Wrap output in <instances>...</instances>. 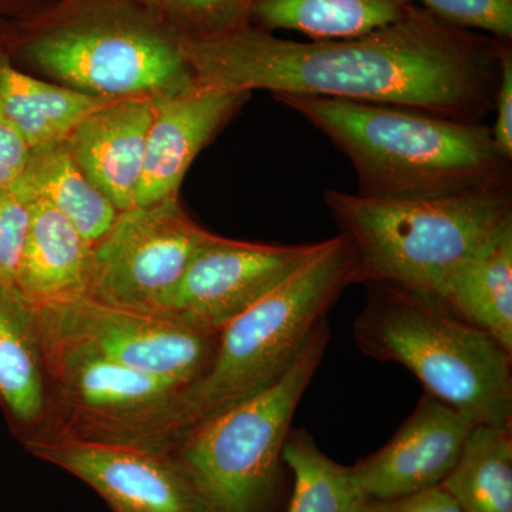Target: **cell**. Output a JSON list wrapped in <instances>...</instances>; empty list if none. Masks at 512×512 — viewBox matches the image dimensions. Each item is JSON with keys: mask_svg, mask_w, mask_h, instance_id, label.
Instances as JSON below:
<instances>
[{"mask_svg": "<svg viewBox=\"0 0 512 512\" xmlns=\"http://www.w3.org/2000/svg\"><path fill=\"white\" fill-rule=\"evenodd\" d=\"M197 82L251 93L306 94L384 104L483 123L494 110L501 43L457 28L423 6L346 39L293 42L248 28L210 40L181 39Z\"/></svg>", "mask_w": 512, "mask_h": 512, "instance_id": "obj_1", "label": "cell"}, {"mask_svg": "<svg viewBox=\"0 0 512 512\" xmlns=\"http://www.w3.org/2000/svg\"><path fill=\"white\" fill-rule=\"evenodd\" d=\"M274 96L349 158L360 197H439L511 184V160L484 123L384 104L293 93Z\"/></svg>", "mask_w": 512, "mask_h": 512, "instance_id": "obj_2", "label": "cell"}, {"mask_svg": "<svg viewBox=\"0 0 512 512\" xmlns=\"http://www.w3.org/2000/svg\"><path fill=\"white\" fill-rule=\"evenodd\" d=\"M350 252V285L390 282L440 296L448 276L512 228L511 184L375 200L326 191Z\"/></svg>", "mask_w": 512, "mask_h": 512, "instance_id": "obj_3", "label": "cell"}, {"mask_svg": "<svg viewBox=\"0 0 512 512\" xmlns=\"http://www.w3.org/2000/svg\"><path fill=\"white\" fill-rule=\"evenodd\" d=\"M353 325L357 348L399 363L427 394L474 426L512 427V352L451 311L440 296L390 284L365 285Z\"/></svg>", "mask_w": 512, "mask_h": 512, "instance_id": "obj_4", "label": "cell"}, {"mask_svg": "<svg viewBox=\"0 0 512 512\" xmlns=\"http://www.w3.org/2000/svg\"><path fill=\"white\" fill-rule=\"evenodd\" d=\"M329 338L325 318L278 382L198 421L173 448L212 512H274L284 483L282 448Z\"/></svg>", "mask_w": 512, "mask_h": 512, "instance_id": "obj_5", "label": "cell"}, {"mask_svg": "<svg viewBox=\"0 0 512 512\" xmlns=\"http://www.w3.org/2000/svg\"><path fill=\"white\" fill-rule=\"evenodd\" d=\"M349 274L345 239H326L308 264L225 325L204 375L185 390L190 427L278 382L350 285Z\"/></svg>", "mask_w": 512, "mask_h": 512, "instance_id": "obj_6", "label": "cell"}, {"mask_svg": "<svg viewBox=\"0 0 512 512\" xmlns=\"http://www.w3.org/2000/svg\"><path fill=\"white\" fill-rule=\"evenodd\" d=\"M46 413L29 439L171 453L190 429L183 384L146 375L40 333Z\"/></svg>", "mask_w": 512, "mask_h": 512, "instance_id": "obj_7", "label": "cell"}, {"mask_svg": "<svg viewBox=\"0 0 512 512\" xmlns=\"http://www.w3.org/2000/svg\"><path fill=\"white\" fill-rule=\"evenodd\" d=\"M28 55L70 89L100 99L164 96L197 82L181 52L180 37L127 20L53 30L33 40Z\"/></svg>", "mask_w": 512, "mask_h": 512, "instance_id": "obj_8", "label": "cell"}, {"mask_svg": "<svg viewBox=\"0 0 512 512\" xmlns=\"http://www.w3.org/2000/svg\"><path fill=\"white\" fill-rule=\"evenodd\" d=\"M36 315L42 335L187 389L210 365L220 333L168 313L120 308L87 296L36 306Z\"/></svg>", "mask_w": 512, "mask_h": 512, "instance_id": "obj_9", "label": "cell"}, {"mask_svg": "<svg viewBox=\"0 0 512 512\" xmlns=\"http://www.w3.org/2000/svg\"><path fill=\"white\" fill-rule=\"evenodd\" d=\"M214 237L188 217L178 197L121 211L92 244L84 296L163 313L191 259Z\"/></svg>", "mask_w": 512, "mask_h": 512, "instance_id": "obj_10", "label": "cell"}, {"mask_svg": "<svg viewBox=\"0 0 512 512\" xmlns=\"http://www.w3.org/2000/svg\"><path fill=\"white\" fill-rule=\"evenodd\" d=\"M315 244H254L215 235L191 259L163 313L220 332L318 254Z\"/></svg>", "mask_w": 512, "mask_h": 512, "instance_id": "obj_11", "label": "cell"}, {"mask_svg": "<svg viewBox=\"0 0 512 512\" xmlns=\"http://www.w3.org/2000/svg\"><path fill=\"white\" fill-rule=\"evenodd\" d=\"M26 446L92 487L113 512H212L171 453L57 439Z\"/></svg>", "mask_w": 512, "mask_h": 512, "instance_id": "obj_12", "label": "cell"}, {"mask_svg": "<svg viewBox=\"0 0 512 512\" xmlns=\"http://www.w3.org/2000/svg\"><path fill=\"white\" fill-rule=\"evenodd\" d=\"M473 427L463 414L426 393L392 440L353 471L370 501L439 487L456 466Z\"/></svg>", "mask_w": 512, "mask_h": 512, "instance_id": "obj_13", "label": "cell"}, {"mask_svg": "<svg viewBox=\"0 0 512 512\" xmlns=\"http://www.w3.org/2000/svg\"><path fill=\"white\" fill-rule=\"evenodd\" d=\"M248 96L195 82L181 92L154 97L136 207L177 197L194 158Z\"/></svg>", "mask_w": 512, "mask_h": 512, "instance_id": "obj_14", "label": "cell"}, {"mask_svg": "<svg viewBox=\"0 0 512 512\" xmlns=\"http://www.w3.org/2000/svg\"><path fill=\"white\" fill-rule=\"evenodd\" d=\"M153 111L154 97L110 100L67 137L76 163L119 212L136 207Z\"/></svg>", "mask_w": 512, "mask_h": 512, "instance_id": "obj_15", "label": "cell"}, {"mask_svg": "<svg viewBox=\"0 0 512 512\" xmlns=\"http://www.w3.org/2000/svg\"><path fill=\"white\" fill-rule=\"evenodd\" d=\"M29 210L15 288L35 306L86 295L92 242L45 202H29Z\"/></svg>", "mask_w": 512, "mask_h": 512, "instance_id": "obj_16", "label": "cell"}, {"mask_svg": "<svg viewBox=\"0 0 512 512\" xmlns=\"http://www.w3.org/2000/svg\"><path fill=\"white\" fill-rule=\"evenodd\" d=\"M0 399L13 419L39 430L46 413V373L36 306L15 286H0Z\"/></svg>", "mask_w": 512, "mask_h": 512, "instance_id": "obj_17", "label": "cell"}, {"mask_svg": "<svg viewBox=\"0 0 512 512\" xmlns=\"http://www.w3.org/2000/svg\"><path fill=\"white\" fill-rule=\"evenodd\" d=\"M12 190L28 204L42 201L55 208L92 244L119 215L76 163L67 140L30 148L28 163Z\"/></svg>", "mask_w": 512, "mask_h": 512, "instance_id": "obj_18", "label": "cell"}, {"mask_svg": "<svg viewBox=\"0 0 512 512\" xmlns=\"http://www.w3.org/2000/svg\"><path fill=\"white\" fill-rule=\"evenodd\" d=\"M109 99L35 79L0 63V120L29 148L67 140L77 124Z\"/></svg>", "mask_w": 512, "mask_h": 512, "instance_id": "obj_19", "label": "cell"}, {"mask_svg": "<svg viewBox=\"0 0 512 512\" xmlns=\"http://www.w3.org/2000/svg\"><path fill=\"white\" fill-rule=\"evenodd\" d=\"M440 298L512 352V228L448 276Z\"/></svg>", "mask_w": 512, "mask_h": 512, "instance_id": "obj_20", "label": "cell"}, {"mask_svg": "<svg viewBox=\"0 0 512 512\" xmlns=\"http://www.w3.org/2000/svg\"><path fill=\"white\" fill-rule=\"evenodd\" d=\"M412 0H254L261 30H295L313 40L365 35L406 15Z\"/></svg>", "mask_w": 512, "mask_h": 512, "instance_id": "obj_21", "label": "cell"}, {"mask_svg": "<svg viewBox=\"0 0 512 512\" xmlns=\"http://www.w3.org/2000/svg\"><path fill=\"white\" fill-rule=\"evenodd\" d=\"M441 487L463 512H512V427L474 426Z\"/></svg>", "mask_w": 512, "mask_h": 512, "instance_id": "obj_22", "label": "cell"}, {"mask_svg": "<svg viewBox=\"0 0 512 512\" xmlns=\"http://www.w3.org/2000/svg\"><path fill=\"white\" fill-rule=\"evenodd\" d=\"M282 458L293 474L288 512H367L372 501L353 467L326 456L308 431L291 429Z\"/></svg>", "mask_w": 512, "mask_h": 512, "instance_id": "obj_23", "label": "cell"}, {"mask_svg": "<svg viewBox=\"0 0 512 512\" xmlns=\"http://www.w3.org/2000/svg\"><path fill=\"white\" fill-rule=\"evenodd\" d=\"M181 39L210 40L248 28L254 0H150Z\"/></svg>", "mask_w": 512, "mask_h": 512, "instance_id": "obj_24", "label": "cell"}, {"mask_svg": "<svg viewBox=\"0 0 512 512\" xmlns=\"http://www.w3.org/2000/svg\"><path fill=\"white\" fill-rule=\"evenodd\" d=\"M413 2V0H412ZM437 18L463 29L512 37V0H419Z\"/></svg>", "mask_w": 512, "mask_h": 512, "instance_id": "obj_25", "label": "cell"}, {"mask_svg": "<svg viewBox=\"0 0 512 512\" xmlns=\"http://www.w3.org/2000/svg\"><path fill=\"white\" fill-rule=\"evenodd\" d=\"M29 221L28 202L12 188L0 192V286H15Z\"/></svg>", "mask_w": 512, "mask_h": 512, "instance_id": "obj_26", "label": "cell"}, {"mask_svg": "<svg viewBox=\"0 0 512 512\" xmlns=\"http://www.w3.org/2000/svg\"><path fill=\"white\" fill-rule=\"evenodd\" d=\"M495 123L491 133L497 147L505 157L512 160V53L510 47L501 43L500 83L495 97Z\"/></svg>", "mask_w": 512, "mask_h": 512, "instance_id": "obj_27", "label": "cell"}, {"mask_svg": "<svg viewBox=\"0 0 512 512\" xmlns=\"http://www.w3.org/2000/svg\"><path fill=\"white\" fill-rule=\"evenodd\" d=\"M367 512H463V510L457 501L439 485V487L392 498V500L372 501Z\"/></svg>", "mask_w": 512, "mask_h": 512, "instance_id": "obj_28", "label": "cell"}, {"mask_svg": "<svg viewBox=\"0 0 512 512\" xmlns=\"http://www.w3.org/2000/svg\"><path fill=\"white\" fill-rule=\"evenodd\" d=\"M29 153L30 148L23 138L0 120V192L10 190L19 180Z\"/></svg>", "mask_w": 512, "mask_h": 512, "instance_id": "obj_29", "label": "cell"}, {"mask_svg": "<svg viewBox=\"0 0 512 512\" xmlns=\"http://www.w3.org/2000/svg\"><path fill=\"white\" fill-rule=\"evenodd\" d=\"M144 2H147V3H148V2H150V0H144Z\"/></svg>", "mask_w": 512, "mask_h": 512, "instance_id": "obj_30", "label": "cell"}]
</instances>
